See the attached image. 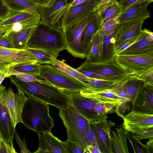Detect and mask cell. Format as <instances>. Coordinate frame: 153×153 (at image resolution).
<instances>
[{
	"mask_svg": "<svg viewBox=\"0 0 153 153\" xmlns=\"http://www.w3.org/2000/svg\"><path fill=\"white\" fill-rule=\"evenodd\" d=\"M68 94L70 103L90 122L116 112L117 105L115 104L99 102L86 96L82 91Z\"/></svg>",
	"mask_w": 153,
	"mask_h": 153,
	"instance_id": "5b68a950",
	"label": "cell"
},
{
	"mask_svg": "<svg viewBox=\"0 0 153 153\" xmlns=\"http://www.w3.org/2000/svg\"><path fill=\"white\" fill-rule=\"evenodd\" d=\"M63 144L67 153H86L84 148L75 143L67 140Z\"/></svg>",
	"mask_w": 153,
	"mask_h": 153,
	"instance_id": "f35d334b",
	"label": "cell"
},
{
	"mask_svg": "<svg viewBox=\"0 0 153 153\" xmlns=\"http://www.w3.org/2000/svg\"><path fill=\"white\" fill-rule=\"evenodd\" d=\"M3 138L2 137V136L1 134L0 131V146L1 144V142L3 140Z\"/></svg>",
	"mask_w": 153,
	"mask_h": 153,
	"instance_id": "9f6ffc18",
	"label": "cell"
},
{
	"mask_svg": "<svg viewBox=\"0 0 153 153\" xmlns=\"http://www.w3.org/2000/svg\"><path fill=\"white\" fill-rule=\"evenodd\" d=\"M7 76L6 75L0 72V86L1 85L3 80Z\"/></svg>",
	"mask_w": 153,
	"mask_h": 153,
	"instance_id": "11a10c76",
	"label": "cell"
},
{
	"mask_svg": "<svg viewBox=\"0 0 153 153\" xmlns=\"http://www.w3.org/2000/svg\"><path fill=\"white\" fill-rule=\"evenodd\" d=\"M127 138L131 144L134 153H147L146 145L142 144L135 137L134 133L127 131Z\"/></svg>",
	"mask_w": 153,
	"mask_h": 153,
	"instance_id": "74e56055",
	"label": "cell"
},
{
	"mask_svg": "<svg viewBox=\"0 0 153 153\" xmlns=\"http://www.w3.org/2000/svg\"><path fill=\"white\" fill-rule=\"evenodd\" d=\"M86 0H73L69 7H73L80 4Z\"/></svg>",
	"mask_w": 153,
	"mask_h": 153,
	"instance_id": "db71d44e",
	"label": "cell"
},
{
	"mask_svg": "<svg viewBox=\"0 0 153 153\" xmlns=\"http://www.w3.org/2000/svg\"><path fill=\"white\" fill-rule=\"evenodd\" d=\"M40 18L41 15L27 12L12 11L0 22V34H3L11 26L24 21Z\"/></svg>",
	"mask_w": 153,
	"mask_h": 153,
	"instance_id": "ffe728a7",
	"label": "cell"
},
{
	"mask_svg": "<svg viewBox=\"0 0 153 153\" xmlns=\"http://www.w3.org/2000/svg\"><path fill=\"white\" fill-rule=\"evenodd\" d=\"M48 104L28 97L23 108L21 119L24 126L37 133L51 132L54 120L49 114Z\"/></svg>",
	"mask_w": 153,
	"mask_h": 153,
	"instance_id": "3957f363",
	"label": "cell"
},
{
	"mask_svg": "<svg viewBox=\"0 0 153 153\" xmlns=\"http://www.w3.org/2000/svg\"><path fill=\"white\" fill-rule=\"evenodd\" d=\"M107 117L106 115L98 120L90 122L100 153H112L110 130L115 126V124L108 120Z\"/></svg>",
	"mask_w": 153,
	"mask_h": 153,
	"instance_id": "8fae6325",
	"label": "cell"
},
{
	"mask_svg": "<svg viewBox=\"0 0 153 153\" xmlns=\"http://www.w3.org/2000/svg\"><path fill=\"white\" fill-rule=\"evenodd\" d=\"M82 91L86 96L99 102L115 104L117 108L118 103L117 97L111 89L97 91L90 89Z\"/></svg>",
	"mask_w": 153,
	"mask_h": 153,
	"instance_id": "f1b7e54d",
	"label": "cell"
},
{
	"mask_svg": "<svg viewBox=\"0 0 153 153\" xmlns=\"http://www.w3.org/2000/svg\"><path fill=\"white\" fill-rule=\"evenodd\" d=\"M117 0H102L97 6L96 10L101 15L108 7Z\"/></svg>",
	"mask_w": 153,
	"mask_h": 153,
	"instance_id": "b9f144b4",
	"label": "cell"
},
{
	"mask_svg": "<svg viewBox=\"0 0 153 153\" xmlns=\"http://www.w3.org/2000/svg\"><path fill=\"white\" fill-rule=\"evenodd\" d=\"M132 105V111L153 114V85L146 83Z\"/></svg>",
	"mask_w": 153,
	"mask_h": 153,
	"instance_id": "e0dca14e",
	"label": "cell"
},
{
	"mask_svg": "<svg viewBox=\"0 0 153 153\" xmlns=\"http://www.w3.org/2000/svg\"><path fill=\"white\" fill-rule=\"evenodd\" d=\"M15 130L6 108L4 105L0 104V131L3 139L13 141Z\"/></svg>",
	"mask_w": 153,
	"mask_h": 153,
	"instance_id": "d4e9b609",
	"label": "cell"
},
{
	"mask_svg": "<svg viewBox=\"0 0 153 153\" xmlns=\"http://www.w3.org/2000/svg\"><path fill=\"white\" fill-rule=\"evenodd\" d=\"M39 76L68 93L91 89L86 83L62 73L48 64L41 65Z\"/></svg>",
	"mask_w": 153,
	"mask_h": 153,
	"instance_id": "52a82bcc",
	"label": "cell"
},
{
	"mask_svg": "<svg viewBox=\"0 0 153 153\" xmlns=\"http://www.w3.org/2000/svg\"><path fill=\"white\" fill-rule=\"evenodd\" d=\"M118 17H115L102 22L101 29L103 35L105 36L110 35L116 30L120 24Z\"/></svg>",
	"mask_w": 153,
	"mask_h": 153,
	"instance_id": "e575fe53",
	"label": "cell"
},
{
	"mask_svg": "<svg viewBox=\"0 0 153 153\" xmlns=\"http://www.w3.org/2000/svg\"><path fill=\"white\" fill-rule=\"evenodd\" d=\"M18 90V91L15 93L11 86L6 88L1 103L7 111L14 128L19 123H22V110L28 98L20 90Z\"/></svg>",
	"mask_w": 153,
	"mask_h": 153,
	"instance_id": "30bf717a",
	"label": "cell"
},
{
	"mask_svg": "<svg viewBox=\"0 0 153 153\" xmlns=\"http://www.w3.org/2000/svg\"><path fill=\"white\" fill-rule=\"evenodd\" d=\"M18 89L28 97L38 100L59 109L70 104L68 93L64 91L47 82H25L12 76H9Z\"/></svg>",
	"mask_w": 153,
	"mask_h": 153,
	"instance_id": "7a4b0ae2",
	"label": "cell"
},
{
	"mask_svg": "<svg viewBox=\"0 0 153 153\" xmlns=\"http://www.w3.org/2000/svg\"><path fill=\"white\" fill-rule=\"evenodd\" d=\"M27 45L30 48L59 53L66 48L62 30L41 21L36 25Z\"/></svg>",
	"mask_w": 153,
	"mask_h": 153,
	"instance_id": "277c9868",
	"label": "cell"
},
{
	"mask_svg": "<svg viewBox=\"0 0 153 153\" xmlns=\"http://www.w3.org/2000/svg\"><path fill=\"white\" fill-rule=\"evenodd\" d=\"M73 0H55L50 6L44 8L41 21L61 30L60 20Z\"/></svg>",
	"mask_w": 153,
	"mask_h": 153,
	"instance_id": "5bb4252c",
	"label": "cell"
},
{
	"mask_svg": "<svg viewBox=\"0 0 153 153\" xmlns=\"http://www.w3.org/2000/svg\"><path fill=\"white\" fill-rule=\"evenodd\" d=\"M36 25L27 27L19 31H12L7 34L3 35L7 36L13 48L26 49L28 47V42Z\"/></svg>",
	"mask_w": 153,
	"mask_h": 153,
	"instance_id": "7402d4cb",
	"label": "cell"
},
{
	"mask_svg": "<svg viewBox=\"0 0 153 153\" xmlns=\"http://www.w3.org/2000/svg\"><path fill=\"white\" fill-rule=\"evenodd\" d=\"M147 2L131 5L122 11L118 19L121 26L128 25L139 22H144L150 16L147 7Z\"/></svg>",
	"mask_w": 153,
	"mask_h": 153,
	"instance_id": "2e32d148",
	"label": "cell"
},
{
	"mask_svg": "<svg viewBox=\"0 0 153 153\" xmlns=\"http://www.w3.org/2000/svg\"><path fill=\"white\" fill-rule=\"evenodd\" d=\"M0 56L10 60L16 65L38 63L35 56L25 49L10 48L0 46Z\"/></svg>",
	"mask_w": 153,
	"mask_h": 153,
	"instance_id": "d6986e66",
	"label": "cell"
},
{
	"mask_svg": "<svg viewBox=\"0 0 153 153\" xmlns=\"http://www.w3.org/2000/svg\"><path fill=\"white\" fill-rule=\"evenodd\" d=\"M76 69L78 71L85 70L95 72L103 76L106 80L118 83L130 76L114 61L102 63L85 60Z\"/></svg>",
	"mask_w": 153,
	"mask_h": 153,
	"instance_id": "9c48e42d",
	"label": "cell"
},
{
	"mask_svg": "<svg viewBox=\"0 0 153 153\" xmlns=\"http://www.w3.org/2000/svg\"><path fill=\"white\" fill-rule=\"evenodd\" d=\"M10 11L3 0H0V20L1 21L9 13Z\"/></svg>",
	"mask_w": 153,
	"mask_h": 153,
	"instance_id": "7dc6e473",
	"label": "cell"
},
{
	"mask_svg": "<svg viewBox=\"0 0 153 153\" xmlns=\"http://www.w3.org/2000/svg\"><path fill=\"white\" fill-rule=\"evenodd\" d=\"M6 89L5 86L3 85H1L0 86V104H1V103L2 100V96L4 92Z\"/></svg>",
	"mask_w": 153,
	"mask_h": 153,
	"instance_id": "f5cc1de1",
	"label": "cell"
},
{
	"mask_svg": "<svg viewBox=\"0 0 153 153\" xmlns=\"http://www.w3.org/2000/svg\"><path fill=\"white\" fill-rule=\"evenodd\" d=\"M41 65L38 63L17 64L10 68L17 71L39 76Z\"/></svg>",
	"mask_w": 153,
	"mask_h": 153,
	"instance_id": "d590c367",
	"label": "cell"
},
{
	"mask_svg": "<svg viewBox=\"0 0 153 153\" xmlns=\"http://www.w3.org/2000/svg\"><path fill=\"white\" fill-rule=\"evenodd\" d=\"M39 6L44 7H48L54 2L55 0H32Z\"/></svg>",
	"mask_w": 153,
	"mask_h": 153,
	"instance_id": "f907efd6",
	"label": "cell"
},
{
	"mask_svg": "<svg viewBox=\"0 0 153 153\" xmlns=\"http://www.w3.org/2000/svg\"><path fill=\"white\" fill-rule=\"evenodd\" d=\"M123 118V127L134 134L153 128V114L131 111Z\"/></svg>",
	"mask_w": 153,
	"mask_h": 153,
	"instance_id": "4fadbf2b",
	"label": "cell"
},
{
	"mask_svg": "<svg viewBox=\"0 0 153 153\" xmlns=\"http://www.w3.org/2000/svg\"><path fill=\"white\" fill-rule=\"evenodd\" d=\"M101 15L97 12L83 30L81 41L83 44L89 45L94 34L101 29Z\"/></svg>",
	"mask_w": 153,
	"mask_h": 153,
	"instance_id": "f546056e",
	"label": "cell"
},
{
	"mask_svg": "<svg viewBox=\"0 0 153 153\" xmlns=\"http://www.w3.org/2000/svg\"><path fill=\"white\" fill-rule=\"evenodd\" d=\"M146 145L147 153H153V138H150Z\"/></svg>",
	"mask_w": 153,
	"mask_h": 153,
	"instance_id": "816d5d0a",
	"label": "cell"
},
{
	"mask_svg": "<svg viewBox=\"0 0 153 153\" xmlns=\"http://www.w3.org/2000/svg\"><path fill=\"white\" fill-rule=\"evenodd\" d=\"M122 11V6L117 1L113 4L106 9L101 14L102 22L115 17H119Z\"/></svg>",
	"mask_w": 153,
	"mask_h": 153,
	"instance_id": "836d02e7",
	"label": "cell"
},
{
	"mask_svg": "<svg viewBox=\"0 0 153 153\" xmlns=\"http://www.w3.org/2000/svg\"><path fill=\"white\" fill-rule=\"evenodd\" d=\"M0 46L6 48H13V45L7 36L0 34Z\"/></svg>",
	"mask_w": 153,
	"mask_h": 153,
	"instance_id": "c3c4849f",
	"label": "cell"
},
{
	"mask_svg": "<svg viewBox=\"0 0 153 153\" xmlns=\"http://www.w3.org/2000/svg\"><path fill=\"white\" fill-rule=\"evenodd\" d=\"M135 137L138 140L149 139L153 137V128L141 131L134 134Z\"/></svg>",
	"mask_w": 153,
	"mask_h": 153,
	"instance_id": "60d3db41",
	"label": "cell"
},
{
	"mask_svg": "<svg viewBox=\"0 0 153 153\" xmlns=\"http://www.w3.org/2000/svg\"><path fill=\"white\" fill-rule=\"evenodd\" d=\"M143 22L142 21L124 26L120 25L115 36L114 44L115 54L126 41L140 32Z\"/></svg>",
	"mask_w": 153,
	"mask_h": 153,
	"instance_id": "44dd1931",
	"label": "cell"
},
{
	"mask_svg": "<svg viewBox=\"0 0 153 153\" xmlns=\"http://www.w3.org/2000/svg\"><path fill=\"white\" fill-rule=\"evenodd\" d=\"M114 61L130 75L138 76L153 70V55L115 54Z\"/></svg>",
	"mask_w": 153,
	"mask_h": 153,
	"instance_id": "ba28073f",
	"label": "cell"
},
{
	"mask_svg": "<svg viewBox=\"0 0 153 153\" xmlns=\"http://www.w3.org/2000/svg\"><path fill=\"white\" fill-rule=\"evenodd\" d=\"M59 114L66 128L67 140L78 144L86 152L91 146L98 147L90 122L70 103L67 107L59 109Z\"/></svg>",
	"mask_w": 153,
	"mask_h": 153,
	"instance_id": "6da1fadb",
	"label": "cell"
},
{
	"mask_svg": "<svg viewBox=\"0 0 153 153\" xmlns=\"http://www.w3.org/2000/svg\"><path fill=\"white\" fill-rule=\"evenodd\" d=\"M5 4L11 11L27 12L41 15L44 8L32 0H3Z\"/></svg>",
	"mask_w": 153,
	"mask_h": 153,
	"instance_id": "cb8c5ba5",
	"label": "cell"
},
{
	"mask_svg": "<svg viewBox=\"0 0 153 153\" xmlns=\"http://www.w3.org/2000/svg\"><path fill=\"white\" fill-rule=\"evenodd\" d=\"M9 76H15L18 79L25 82H30L37 81L41 82H46L47 81L37 77L38 76L16 71L10 68L9 71Z\"/></svg>",
	"mask_w": 153,
	"mask_h": 153,
	"instance_id": "8d00e7d4",
	"label": "cell"
},
{
	"mask_svg": "<svg viewBox=\"0 0 153 153\" xmlns=\"http://www.w3.org/2000/svg\"><path fill=\"white\" fill-rule=\"evenodd\" d=\"M102 35L101 29L93 35L89 44V54L86 60L92 62H101Z\"/></svg>",
	"mask_w": 153,
	"mask_h": 153,
	"instance_id": "484cf974",
	"label": "cell"
},
{
	"mask_svg": "<svg viewBox=\"0 0 153 153\" xmlns=\"http://www.w3.org/2000/svg\"><path fill=\"white\" fill-rule=\"evenodd\" d=\"M97 12L96 10L61 30L64 36L65 49L74 57L82 59L88 56L89 45L82 42V33L85 27Z\"/></svg>",
	"mask_w": 153,
	"mask_h": 153,
	"instance_id": "8992f818",
	"label": "cell"
},
{
	"mask_svg": "<svg viewBox=\"0 0 153 153\" xmlns=\"http://www.w3.org/2000/svg\"><path fill=\"white\" fill-rule=\"evenodd\" d=\"M36 58L40 65L46 64L53 66L54 61L59 56V53L28 47L25 49Z\"/></svg>",
	"mask_w": 153,
	"mask_h": 153,
	"instance_id": "4dcf8cb0",
	"label": "cell"
},
{
	"mask_svg": "<svg viewBox=\"0 0 153 153\" xmlns=\"http://www.w3.org/2000/svg\"><path fill=\"white\" fill-rule=\"evenodd\" d=\"M15 139L19 145L21 153H31L28 149L26 146L25 137L23 140H22L19 136L16 130L15 131Z\"/></svg>",
	"mask_w": 153,
	"mask_h": 153,
	"instance_id": "7bdbcfd3",
	"label": "cell"
},
{
	"mask_svg": "<svg viewBox=\"0 0 153 153\" xmlns=\"http://www.w3.org/2000/svg\"><path fill=\"white\" fill-rule=\"evenodd\" d=\"M140 34V32L128 40L123 44L122 47L117 51L116 54H117L118 53L124 50L137 41L138 39Z\"/></svg>",
	"mask_w": 153,
	"mask_h": 153,
	"instance_id": "ee69618b",
	"label": "cell"
},
{
	"mask_svg": "<svg viewBox=\"0 0 153 153\" xmlns=\"http://www.w3.org/2000/svg\"><path fill=\"white\" fill-rule=\"evenodd\" d=\"M110 130L111 143L112 152L128 153L127 143V131L123 127Z\"/></svg>",
	"mask_w": 153,
	"mask_h": 153,
	"instance_id": "603a6c76",
	"label": "cell"
},
{
	"mask_svg": "<svg viewBox=\"0 0 153 153\" xmlns=\"http://www.w3.org/2000/svg\"><path fill=\"white\" fill-rule=\"evenodd\" d=\"M101 0H86L74 6L68 7L60 21L61 30L96 10L97 6Z\"/></svg>",
	"mask_w": 153,
	"mask_h": 153,
	"instance_id": "7c38bea8",
	"label": "cell"
},
{
	"mask_svg": "<svg viewBox=\"0 0 153 153\" xmlns=\"http://www.w3.org/2000/svg\"><path fill=\"white\" fill-rule=\"evenodd\" d=\"M94 91H102L112 89L119 83L106 80L90 78L85 82Z\"/></svg>",
	"mask_w": 153,
	"mask_h": 153,
	"instance_id": "d6a6232c",
	"label": "cell"
},
{
	"mask_svg": "<svg viewBox=\"0 0 153 153\" xmlns=\"http://www.w3.org/2000/svg\"><path fill=\"white\" fill-rule=\"evenodd\" d=\"M117 55H153V33L145 29L141 30L138 39Z\"/></svg>",
	"mask_w": 153,
	"mask_h": 153,
	"instance_id": "9a60e30c",
	"label": "cell"
},
{
	"mask_svg": "<svg viewBox=\"0 0 153 153\" xmlns=\"http://www.w3.org/2000/svg\"><path fill=\"white\" fill-rule=\"evenodd\" d=\"M53 67L58 71L76 78L84 82H86L90 78L65 63L64 60L61 61L55 59Z\"/></svg>",
	"mask_w": 153,
	"mask_h": 153,
	"instance_id": "1f68e13d",
	"label": "cell"
},
{
	"mask_svg": "<svg viewBox=\"0 0 153 153\" xmlns=\"http://www.w3.org/2000/svg\"><path fill=\"white\" fill-rule=\"evenodd\" d=\"M118 2L119 4L122 6V11L130 6L135 4L139 0H119Z\"/></svg>",
	"mask_w": 153,
	"mask_h": 153,
	"instance_id": "681fc988",
	"label": "cell"
},
{
	"mask_svg": "<svg viewBox=\"0 0 153 153\" xmlns=\"http://www.w3.org/2000/svg\"><path fill=\"white\" fill-rule=\"evenodd\" d=\"M127 92V99L129 104H132L140 91L146 82L138 77L130 75L123 81Z\"/></svg>",
	"mask_w": 153,
	"mask_h": 153,
	"instance_id": "4316f807",
	"label": "cell"
},
{
	"mask_svg": "<svg viewBox=\"0 0 153 153\" xmlns=\"http://www.w3.org/2000/svg\"><path fill=\"white\" fill-rule=\"evenodd\" d=\"M13 146V141L3 139L0 146V153H17Z\"/></svg>",
	"mask_w": 153,
	"mask_h": 153,
	"instance_id": "ab89813d",
	"label": "cell"
},
{
	"mask_svg": "<svg viewBox=\"0 0 153 153\" xmlns=\"http://www.w3.org/2000/svg\"><path fill=\"white\" fill-rule=\"evenodd\" d=\"M79 71L85 76L91 78L106 80L103 76L95 72L85 70H81Z\"/></svg>",
	"mask_w": 153,
	"mask_h": 153,
	"instance_id": "f6af8a7d",
	"label": "cell"
},
{
	"mask_svg": "<svg viewBox=\"0 0 153 153\" xmlns=\"http://www.w3.org/2000/svg\"><path fill=\"white\" fill-rule=\"evenodd\" d=\"M138 77L144 80L146 83L153 85V70L144 73Z\"/></svg>",
	"mask_w": 153,
	"mask_h": 153,
	"instance_id": "bcb514c9",
	"label": "cell"
},
{
	"mask_svg": "<svg viewBox=\"0 0 153 153\" xmlns=\"http://www.w3.org/2000/svg\"><path fill=\"white\" fill-rule=\"evenodd\" d=\"M117 1H118V0H117Z\"/></svg>",
	"mask_w": 153,
	"mask_h": 153,
	"instance_id": "6f0895ef",
	"label": "cell"
},
{
	"mask_svg": "<svg viewBox=\"0 0 153 153\" xmlns=\"http://www.w3.org/2000/svg\"><path fill=\"white\" fill-rule=\"evenodd\" d=\"M39 148L35 153H67L63 141L54 136L51 132L38 133Z\"/></svg>",
	"mask_w": 153,
	"mask_h": 153,
	"instance_id": "ac0fdd59",
	"label": "cell"
},
{
	"mask_svg": "<svg viewBox=\"0 0 153 153\" xmlns=\"http://www.w3.org/2000/svg\"><path fill=\"white\" fill-rule=\"evenodd\" d=\"M120 24L116 30L112 34L108 36L102 35V45L101 62L106 63L114 61L115 53L114 44L115 36L119 28Z\"/></svg>",
	"mask_w": 153,
	"mask_h": 153,
	"instance_id": "83f0119b",
	"label": "cell"
}]
</instances>
